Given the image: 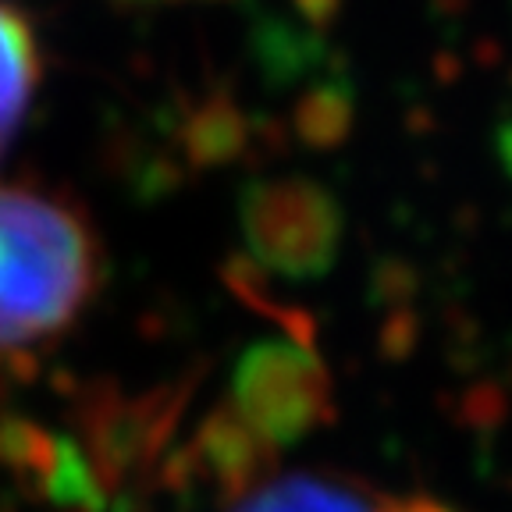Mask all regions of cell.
<instances>
[{"label":"cell","mask_w":512,"mask_h":512,"mask_svg":"<svg viewBox=\"0 0 512 512\" xmlns=\"http://www.w3.org/2000/svg\"><path fill=\"white\" fill-rule=\"evenodd\" d=\"M100 281L93 232L43 192L0 185V356L68 331Z\"/></svg>","instance_id":"cell-1"},{"label":"cell","mask_w":512,"mask_h":512,"mask_svg":"<svg viewBox=\"0 0 512 512\" xmlns=\"http://www.w3.org/2000/svg\"><path fill=\"white\" fill-rule=\"evenodd\" d=\"M242 232L253 260L288 278H310L335 260L342 214L320 185L306 178H274L246 192Z\"/></svg>","instance_id":"cell-2"},{"label":"cell","mask_w":512,"mask_h":512,"mask_svg":"<svg viewBox=\"0 0 512 512\" xmlns=\"http://www.w3.org/2000/svg\"><path fill=\"white\" fill-rule=\"evenodd\" d=\"M235 420L246 438L260 445H288L317 424L320 406L328 402L324 370L313 360L310 345L274 338L246 352L235 374Z\"/></svg>","instance_id":"cell-3"},{"label":"cell","mask_w":512,"mask_h":512,"mask_svg":"<svg viewBox=\"0 0 512 512\" xmlns=\"http://www.w3.org/2000/svg\"><path fill=\"white\" fill-rule=\"evenodd\" d=\"M232 512H431V505H406L370 484L331 473H288L256 484Z\"/></svg>","instance_id":"cell-4"},{"label":"cell","mask_w":512,"mask_h":512,"mask_svg":"<svg viewBox=\"0 0 512 512\" xmlns=\"http://www.w3.org/2000/svg\"><path fill=\"white\" fill-rule=\"evenodd\" d=\"M40 82V50L29 22L0 0V157L25 121Z\"/></svg>","instance_id":"cell-5"},{"label":"cell","mask_w":512,"mask_h":512,"mask_svg":"<svg viewBox=\"0 0 512 512\" xmlns=\"http://www.w3.org/2000/svg\"><path fill=\"white\" fill-rule=\"evenodd\" d=\"M498 157H502L505 171H509V178H512V121L502 128V136H498Z\"/></svg>","instance_id":"cell-6"}]
</instances>
